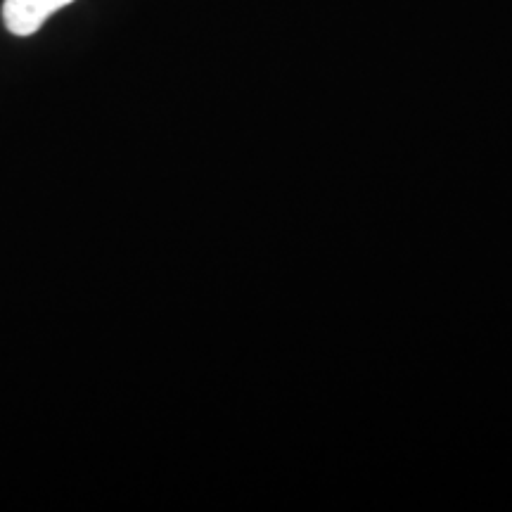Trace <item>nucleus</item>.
Wrapping results in <instances>:
<instances>
[{
	"label": "nucleus",
	"mask_w": 512,
	"mask_h": 512,
	"mask_svg": "<svg viewBox=\"0 0 512 512\" xmlns=\"http://www.w3.org/2000/svg\"><path fill=\"white\" fill-rule=\"evenodd\" d=\"M74 0H5L3 22L10 34L31 36L46 24L53 12L67 8Z\"/></svg>",
	"instance_id": "f257e3e1"
}]
</instances>
